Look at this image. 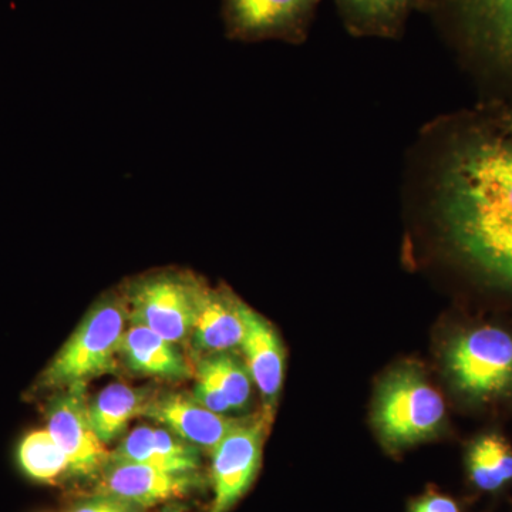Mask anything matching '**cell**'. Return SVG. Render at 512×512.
I'll return each instance as SVG.
<instances>
[{
    "instance_id": "cell-20",
    "label": "cell",
    "mask_w": 512,
    "mask_h": 512,
    "mask_svg": "<svg viewBox=\"0 0 512 512\" xmlns=\"http://www.w3.org/2000/svg\"><path fill=\"white\" fill-rule=\"evenodd\" d=\"M20 467L26 476L42 483H53L70 470L69 458L49 430H36L20 443Z\"/></svg>"
},
{
    "instance_id": "cell-7",
    "label": "cell",
    "mask_w": 512,
    "mask_h": 512,
    "mask_svg": "<svg viewBox=\"0 0 512 512\" xmlns=\"http://www.w3.org/2000/svg\"><path fill=\"white\" fill-rule=\"evenodd\" d=\"M318 3L319 0H224L225 32L242 42H295L305 32Z\"/></svg>"
},
{
    "instance_id": "cell-19",
    "label": "cell",
    "mask_w": 512,
    "mask_h": 512,
    "mask_svg": "<svg viewBox=\"0 0 512 512\" xmlns=\"http://www.w3.org/2000/svg\"><path fill=\"white\" fill-rule=\"evenodd\" d=\"M413 0H336L350 28L363 35H390L399 29Z\"/></svg>"
},
{
    "instance_id": "cell-24",
    "label": "cell",
    "mask_w": 512,
    "mask_h": 512,
    "mask_svg": "<svg viewBox=\"0 0 512 512\" xmlns=\"http://www.w3.org/2000/svg\"><path fill=\"white\" fill-rule=\"evenodd\" d=\"M508 131H510V133H512V116L510 117V119H508Z\"/></svg>"
},
{
    "instance_id": "cell-12",
    "label": "cell",
    "mask_w": 512,
    "mask_h": 512,
    "mask_svg": "<svg viewBox=\"0 0 512 512\" xmlns=\"http://www.w3.org/2000/svg\"><path fill=\"white\" fill-rule=\"evenodd\" d=\"M194 473H171L146 464L110 461L104 473V491L133 505H153L190 493Z\"/></svg>"
},
{
    "instance_id": "cell-17",
    "label": "cell",
    "mask_w": 512,
    "mask_h": 512,
    "mask_svg": "<svg viewBox=\"0 0 512 512\" xmlns=\"http://www.w3.org/2000/svg\"><path fill=\"white\" fill-rule=\"evenodd\" d=\"M467 468L477 488L500 490L512 481V447L498 434L480 437L468 450Z\"/></svg>"
},
{
    "instance_id": "cell-13",
    "label": "cell",
    "mask_w": 512,
    "mask_h": 512,
    "mask_svg": "<svg viewBox=\"0 0 512 512\" xmlns=\"http://www.w3.org/2000/svg\"><path fill=\"white\" fill-rule=\"evenodd\" d=\"M109 461L146 464L171 473H195L200 467V453L170 430L141 426L121 441Z\"/></svg>"
},
{
    "instance_id": "cell-11",
    "label": "cell",
    "mask_w": 512,
    "mask_h": 512,
    "mask_svg": "<svg viewBox=\"0 0 512 512\" xmlns=\"http://www.w3.org/2000/svg\"><path fill=\"white\" fill-rule=\"evenodd\" d=\"M140 416L163 424L171 433L192 446L211 451L238 424V420L227 419L222 414L211 412L194 397L181 393L150 397Z\"/></svg>"
},
{
    "instance_id": "cell-1",
    "label": "cell",
    "mask_w": 512,
    "mask_h": 512,
    "mask_svg": "<svg viewBox=\"0 0 512 512\" xmlns=\"http://www.w3.org/2000/svg\"><path fill=\"white\" fill-rule=\"evenodd\" d=\"M437 200L448 241L471 268L512 291V140L474 130L447 154Z\"/></svg>"
},
{
    "instance_id": "cell-15",
    "label": "cell",
    "mask_w": 512,
    "mask_h": 512,
    "mask_svg": "<svg viewBox=\"0 0 512 512\" xmlns=\"http://www.w3.org/2000/svg\"><path fill=\"white\" fill-rule=\"evenodd\" d=\"M120 353L127 366L141 375L167 380H181L190 376L187 362L175 349L174 343L137 323H131L124 332Z\"/></svg>"
},
{
    "instance_id": "cell-18",
    "label": "cell",
    "mask_w": 512,
    "mask_h": 512,
    "mask_svg": "<svg viewBox=\"0 0 512 512\" xmlns=\"http://www.w3.org/2000/svg\"><path fill=\"white\" fill-rule=\"evenodd\" d=\"M197 377L207 380L225 397L232 412L248 406L252 393V377L248 367L228 352L202 357L197 365Z\"/></svg>"
},
{
    "instance_id": "cell-21",
    "label": "cell",
    "mask_w": 512,
    "mask_h": 512,
    "mask_svg": "<svg viewBox=\"0 0 512 512\" xmlns=\"http://www.w3.org/2000/svg\"><path fill=\"white\" fill-rule=\"evenodd\" d=\"M192 397L211 412L222 414V416L225 413L232 412L231 406H229L225 397L212 384L208 383L207 380L200 379V377H197Z\"/></svg>"
},
{
    "instance_id": "cell-5",
    "label": "cell",
    "mask_w": 512,
    "mask_h": 512,
    "mask_svg": "<svg viewBox=\"0 0 512 512\" xmlns=\"http://www.w3.org/2000/svg\"><path fill=\"white\" fill-rule=\"evenodd\" d=\"M195 279L191 272L170 269L134 279L124 292L131 323L146 326L174 345L190 338Z\"/></svg>"
},
{
    "instance_id": "cell-10",
    "label": "cell",
    "mask_w": 512,
    "mask_h": 512,
    "mask_svg": "<svg viewBox=\"0 0 512 512\" xmlns=\"http://www.w3.org/2000/svg\"><path fill=\"white\" fill-rule=\"evenodd\" d=\"M242 305L244 302L229 289L211 288L197 276L191 301L190 338L194 348L212 355L241 346L244 338Z\"/></svg>"
},
{
    "instance_id": "cell-14",
    "label": "cell",
    "mask_w": 512,
    "mask_h": 512,
    "mask_svg": "<svg viewBox=\"0 0 512 512\" xmlns=\"http://www.w3.org/2000/svg\"><path fill=\"white\" fill-rule=\"evenodd\" d=\"M244 338L241 346L247 367L266 402L274 404L284 379V349L268 320L242 305Z\"/></svg>"
},
{
    "instance_id": "cell-16",
    "label": "cell",
    "mask_w": 512,
    "mask_h": 512,
    "mask_svg": "<svg viewBox=\"0 0 512 512\" xmlns=\"http://www.w3.org/2000/svg\"><path fill=\"white\" fill-rule=\"evenodd\" d=\"M150 399L144 389H133L123 383L109 384L90 402L89 417L94 433L104 444L116 439L126 429L128 421L140 416Z\"/></svg>"
},
{
    "instance_id": "cell-3",
    "label": "cell",
    "mask_w": 512,
    "mask_h": 512,
    "mask_svg": "<svg viewBox=\"0 0 512 512\" xmlns=\"http://www.w3.org/2000/svg\"><path fill=\"white\" fill-rule=\"evenodd\" d=\"M446 417L443 399L419 370L400 367L380 384L375 424L389 448L413 446L430 439Z\"/></svg>"
},
{
    "instance_id": "cell-2",
    "label": "cell",
    "mask_w": 512,
    "mask_h": 512,
    "mask_svg": "<svg viewBox=\"0 0 512 512\" xmlns=\"http://www.w3.org/2000/svg\"><path fill=\"white\" fill-rule=\"evenodd\" d=\"M127 318L126 301L119 296L101 299L47 367L43 386L69 389L113 373Z\"/></svg>"
},
{
    "instance_id": "cell-9",
    "label": "cell",
    "mask_w": 512,
    "mask_h": 512,
    "mask_svg": "<svg viewBox=\"0 0 512 512\" xmlns=\"http://www.w3.org/2000/svg\"><path fill=\"white\" fill-rule=\"evenodd\" d=\"M47 423V430L63 448L74 473L93 474L110 460L106 444L90 423L86 384L69 387L56 396L47 409Z\"/></svg>"
},
{
    "instance_id": "cell-6",
    "label": "cell",
    "mask_w": 512,
    "mask_h": 512,
    "mask_svg": "<svg viewBox=\"0 0 512 512\" xmlns=\"http://www.w3.org/2000/svg\"><path fill=\"white\" fill-rule=\"evenodd\" d=\"M464 45L490 72L512 79V0H448Z\"/></svg>"
},
{
    "instance_id": "cell-23",
    "label": "cell",
    "mask_w": 512,
    "mask_h": 512,
    "mask_svg": "<svg viewBox=\"0 0 512 512\" xmlns=\"http://www.w3.org/2000/svg\"><path fill=\"white\" fill-rule=\"evenodd\" d=\"M410 512H460L456 501L440 494H427L417 500Z\"/></svg>"
},
{
    "instance_id": "cell-22",
    "label": "cell",
    "mask_w": 512,
    "mask_h": 512,
    "mask_svg": "<svg viewBox=\"0 0 512 512\" xmlns=\"http://www.w3.org/2000/svg\"><path fill=\"white\" fill-rule=\"evenodd\" d=\"M74 512H134V505L113 495L104 494L80 505Z\"/></svg>"
},
{
    "instance_id": "cell-4",
    "label": "cell",
    "mask_w": 512,
    "mask_h": 512,
    "mask_svg": "<svg viewBox=\"0 0 512 512\" xmlns=\"http://www.w3.org/2000/svg\"><path fill=\"white\" fill-rule=\"evenodd\" d=\"M448 375L460 392L490 399L512 390V336L493 326L463 333L446 352Z\"/></svg>"
},
{
    "instance_id": "cell-8",
    "label": "cell",
    "mask_w": 512,
    "mask_h": 512,
    "mask_svg": "<svg viewBox=\"0 0 512 512\" xmlns=\"http://www.w3.org/2000/svg\"><path fill=\"white\" fill-rule=\"evenodd\" d=\"M262 434L264 421H238L212 451L211 512H228L251 487L261 464Z\"/></svg>"
}]
</instances>
